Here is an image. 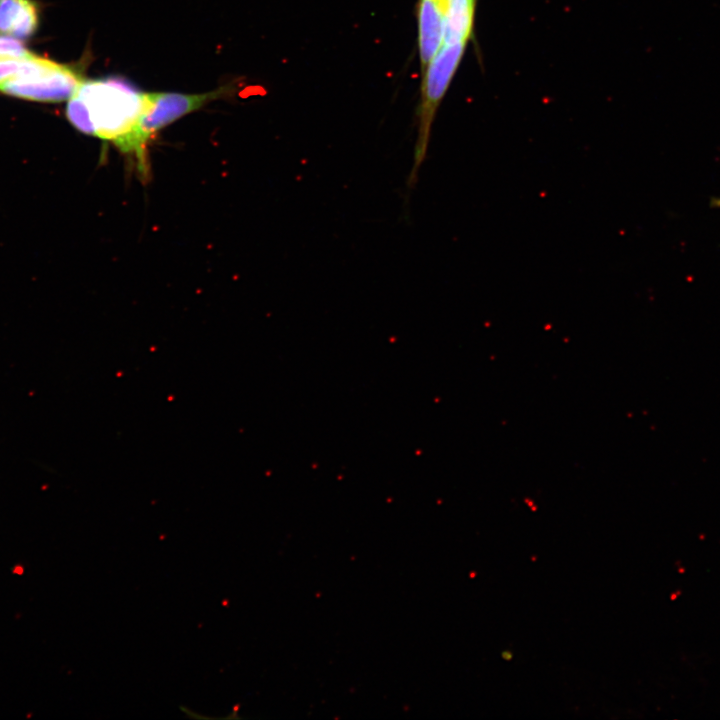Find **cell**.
I'll list each match as a JSON object with an SVG mask.
<instances>
[{"instance_id": "1", "label": "cell", "mask_w": 720, "mask_h": 720, "mask_svg": "<svg viewBox=\"0 0 720 720\" xmlns=\"http://www.w3.org/2000/svg\"><path fill=\"white\" fill-rule=\"evenodd\" d=\"M146 92L120 77L83 80L69 99L66 116L79 131L113 144L143 113Z\"/></svg>"}, {"instance_id": "2", "label": "cell", "mask_w": 720, "mask_h": 720, "mask_svg": "<svg viewBox=\"0 0 720 720\" xmlns=\"http://www.w3.org/2000/svg\"><path fill=\"white\" fill-rule=\"evenodd\" d=\"M232 86H224L200 94L146 92V103L133 129L114 145L123 153L133 155L137 169L144 178L149 175L147 145L162 128L180 117L196 111L208 102L231 95Z\"/></svg>"}, {"instance_id": "3", "label": "cell", "mask_w": 720, "mask_h": 720, "mask_svg": "<svg viewBox=\"0 0 720 720\" xmlns=\"http://www.w3.org/2000/svg\"><path fill=\"white\" fill-rule=\"evenodd\" d=\"M466 46L467 42L442 44L423 71L417 138L413 163L408 174V187H413L417 183L419 170L426 159L436 112L460 65Z\"/></svg>"}, {"instance_id": "4", "label": "cell", "mask_w": 720, "mask_h": 720, "mask_svg": "<svg viewBox=\"0 0 720 720\" xmlns=\"http://www.w3.org/2000/svg\"><path fill=\"white\" fill-rule=\"evenodd\" d=\"M83 80L79 67L57 63L30 80L8 79L0 83V91L29 100L59 102L70 99Z\"/></svg>"}, {"instance_id": "5", "label": "cell", "mask_w": 720, "mask_h": 720, "mask_svg": "<svg viewBox=\"0 0 720 720\" xmlns=\"http://www.w3.org/2000/svg\"><path fill=\"white\" fill-rule=\"evenodd\" d=\"M417 22L419 58L424 71L443 43L444 0H419Z\"/></svg>"}, {"instance_id": "6", "label": "cell", "mask_w": 720, "mask_h": 720, "mask_svg": "<svg viewBox=\"0 0 720 720\" xmlns=\"http://www.w3.org/2000/svg\"><path fill=\"white\" fill-rule=\"evenodd\" d=\"M476 0H444L443 43L467 42L474 26Z\"/></svg>"}, {"instance_id": "7", "label": "cell", "mask_w": 720, "mask_h": 720, "mask_svg": "<svg viewBox=\"0 0 720 720\" xmlns=\"http://www.w3.org/2000/svg\"><path fill=\"white\" fill-rule=\"evenodd\" d=\"M38 25L39 12L36 3L32 0H23L10 34L25 39L35 33Z\"/></svg>"}, {"instance_id": "8", "label": "cell", "mask_w": 720, "mask_h": 720, "mask_svg": "<svg viewBox=\"0 0 720 720\" xmlns=\"http://www.w3.org/2000/svg\"><path fill=\"white\" fill-rule=\"evenodd\" d=\"M34 56L18 38L0 35V60H25Z\"/></svg>"}, {"instance_id": "9", "label": "cell", "mask_w": 720, "mask_h": 720, "mask_svg": "<svg viewBox=\"0 0 720 720\" xmlns=\"http://www.w3.org/2000/svg\"><path fill=\"white\" fill-rule=\"evenodd\" d=\"M23 0H2L0 2V33L10 34Z\"/></svg>"}, {"instance_id": "10", "label": "cell", "mask_w": 720, "mask_h": 720, "mask_svg": "<svg viewBox=\"0 0 720 720\" xmlns=\"http://www.w3.org/2000/svg\"><path fill=\"white\" fill-rule=\"evenodd\" d=\"M21 60H0V83L12 78L19 70Z\"/></svg>"}, {"instance_id": "11", "label": "cell", "mask_w": 720, "mask_h": 720, "mask_svg": "<svg viewBox=\"0 0 720 720\" xmlns=\"http://www.w3.org/2000/svg\"><path fill=\"white\" fill-rule=\"evenodd\" d=\"M501 655L504 660H511L513 658V654L510 651H503Z\"/></svg>"}, {"instance_id": "12", "label": "cell", "mask_w": 720, "mask_h": 720, "mask_svg": "<svg viewBox=\"0 0 720 720\" xmlns=\"http://www.w3.org/2000/svg\"><path fill=\"white\" fill-rule=\"evenodd\" d=\"M1 1H2V0H0V2H1Z\"/></svg>"}]
</instances>
